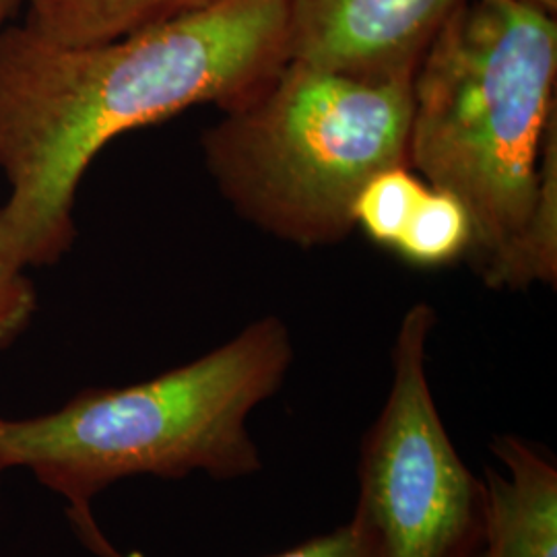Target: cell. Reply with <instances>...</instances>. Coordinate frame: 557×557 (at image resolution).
Returning a JSON list of instances; mask_svg holds the SVG:
<instances>
[{
  "label": "cell",
  "mask_w": 557,
  "mask_h": 557,
  "mask_svg": "<svg viewBox=\"0 0 557 557\" xmlns=\"http://www.w3.org/2000/svg\"><path fill=\"white\" fill-rule=\"evenodd\" d=\"M289 60L287 0H211L116 40L62 46L0 34V255L52 264L75 238V197L112 140L200 103L221 110Z\"/></svg>",
  "instance_id": "obj_1"
},
{
  "label": "cell",
  "mask_w": 557,
  "mask_h": 557,
  "mask_svg": "<svg viewBox=\"0 0 557 557\" xmlns=\"http://www.w3.org/2000/svg\"><path fill=\"white\" fill-rule=\"evenodd\" d=\"M292 363L289 326L262 317L156 379L83 391L36 418H0V465L34 473L69 506H91L122 479L255 478L262 455L248 419Z\"/></svg>",
  "instance_id": "obj_2"
},
{
  "label": "cell",
  "mask_w": 557,
  "mask_h": 557,
  "mask_svg": "<svg viewBox=\"0 0 557 557\" xmlns=\"http://www.w3.org/2000/svg\"><path fill=\"white\" fill-rule=\"evenodd\" d=\"M556 81V15L524 0H465L419 60L409 168L465 205L479 271L533 211Z\"/></svg>",
  "instance_id": "obj_3"
},
{
  "label": "cell",
  "mask_w": 557,
  "mask_h": 557,
  "mask_svg": "<svg viewBox=\"0 0 557 557\" xmlns=\"http://www.w3.org/2000/svg\"><path fill=\"white\" fill-rule=\"evenodd\" d=\"M413 79H361L287 60L205 131V165L239 215L301 248L356 227L359 190L409 165Z\"/></svg>",
  "instance_id": "obj_4"
},
{
  "label": "cell",
  "mask_w": 557,
  "mask_h": 557,
  "mask_svg": "<svg viewBox=\"0 0 557 557\" xmlns=\"http://www.w3.org/2000/svg\"><path fill=\"white\" fill-rule=\"evenodd\" d=\"M436 310L418 301L398 324L393 380L358 455L356 515L386 557H475L485 515V479L458 455L428 380Z\"/></svg>",
  "instance_id": "obj_5"
},
{
  "label": "cell",
  "mask_w": 557,
  "mask_h": 557,
  "mask_svg": "<svg viewBox=\"0 0 557 557\" xmlns=\"http://www.w3.org/2000/svg\"><path fill=\"white\" fill-rule=\"evenodd\" d=\"M465 0H287L289 60L361 79H413Z\"/></svg>",
  "instance_id": "obj_6"
},
{
  "label": "cell",
  "mask_w": 557,
  "mask_h": 557,
  "mask_svg": "<svg viewBox=\"0 0 557 557\" xmlns=\"http://www.w3.org/2000/svg\"><path fill=\"white\" fill-rule=\"evenodd\" d=\"M502 471L485 467L487 515L475 557H557V460L517 434L490 442Z\"/></svg>",
  "instance_id": "obj_7"
},
{
  "label": "cell",
  "mask_w": 557,
  "mask_h": 557,
  "mask_svg": "<svg viewBox=\"0 0 557 557\" xmlns=\"http://www.w3.org/2000/svg\"><path fill=\"white\" fill-rule=\"evenodd\" d=\"M211 0H25L23 27L62 46L116 40Z\"/></svg>",
  "instance_id": "obj_8"
},
{
  "label": "cell",
  "mask_w": 557,
  "mask_h": 557,
  "mask_svg": "<svg viewBox=\"0 0 557 557\" xmlns=\"http://www.w3.org/2000/svg\"><path fill=\"white\" fill-rule=\"evenodd\" d=\"M494 292H522L535 283L557 281V119L552 122L539 161L537 199L512 246L481 269Z\"/></svg>",
  "instance_id": "obj_9"
},
{
  "label": "cell",
  "mask_w": 557,
  "mask_h": 557,
  "mask_svg": "<svg viewBox=\"0 0 557 557\" xmlns=\"http://www.w3.org/2000/svg\"><path fill=\"white\" fill-rule=\"evenodd\" d=\"M473 225L465 205L450 193L428 186L405 225L395 252L419 267H442L471 250Z\"/></svg>",
  "instance_id": "obj_10"
},
{
  "label": "cell",
  "mask_w": 557,
  "mask_h": 557,
  "mask_svg": "<svg viewBox=\"0 0 557 557\" xmlns=\"http://www.w3.org/2000/svg\"><path fill=\"white\" fill-rule=\"evenodd\" d=\"M66 518L81 545L96 557H135L120 552L103 533L91 506H69ZM269 557H386L376 531L359 517L351 518L326 535L306 539L298 545Z\"/></svg>",
  "instance_id": "obj_11"
},
{
  "label": "cell",
  "mask_w": 557,
  "mask_h": 557,
  "mask_svg": "<svg viewBox=\"0 0 557 557\" xmlns=\"http://www.w3.org/2000/svg\"><path fill=\"white\" fill-rule=\"evenodd\" d=\"M428 184L409 165H395L368 180L354 205L356 227L380 246L393 248L411 220Z\"/></svg>",
  "instance_id": "obj_12"
},
{
  "label": "cell",
  "mask_w": 557,
  "mask_h": 557,
  "mask_svg": "<svg viewBox=\"0 0 557 557\" xmlns=\"http://www.w3.org/2000/svg\"><path fill=\"white\" fill-rule=\"evenodd\" d=\"M38 298L25 271L0 255V349L29 326Z\"/></svg>",
  "instance_id": "obj_13"
},
{
  "label": "cell",
  "mask_w": 557,
  "mask_h": 557,
  "mask_svg": "<svg viewBox=\"0 0 557 557\" xmlns=\"http://www.w3.org/2000/svg\"><path fill=\"white\" fill-rule=\"evenodd\" d=\"M21 7H25V0H0V34L13 25V17Z\"/></svg>",
  "instance_id": "obj_14"
},
{
  "label": "cell",
  "mask_w": 557,
  "mask_h": 557,
  "mask_svg": "<svg viewBox=\"0 0 557 557\" xmlns=\"http://www.w3.org/2000/svg\"><path fill=\"white\" fill-rule=\"evenodd\" d=\"M524 2H531V4H535L539 9H543V11L556 15L557 0H524Z\"/></svg>",
  "instance_id": "obj_15"
},
{
  "label": "cell",
  "mask_w": 557,
  "mask_h": 557,
  "mask_svg": "<svg viewBox=\"0 0 557 557\" xmlns=\"http://www.w3.org/2000/svg\"><path fill=\"white\" fill-rule=\"evenodd\" d=\"M2 473H4V469H2V465H0V479H2Z\"/></svg>",
  "instance_id": "obj_16"
}]
</instances>
